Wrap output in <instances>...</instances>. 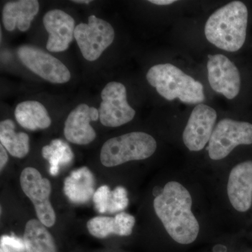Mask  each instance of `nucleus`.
Segmentation results:
<instances>
[{
    "label": "nucleus",
    "instance_id": "obj_2",
    "mask_svg": "<svg viewBox=\"0 0 252 252\" xmlns=\"http://www.w3.org/2000/svg\"><path fill=\"white\" fill-rule=\"evenodd\" d=\"M248 10L240 1H233L217 9L205 26L207 40L219 49L235 52L245 44Z\"/></svg>",
    "mask_w": 252,
    "mask_h": 252
},
{
    "label": "nucleus",
    "instance_id": "obj_7",
    "mask_svg": "<svg viewBox=\"0 0 252 252\" xmlns=\"http://www.w3.org/2000/svg\"><path fill=\"white\" fill-rule=\"evenodd\" d=\"M21 188L35 209L38 220L46 227H52L56 220L54 207L50 202L51 182L34 167H26L20 177Z\"/></svg>",
    "mask_w": 252,
    "mask_h": 252
},
{
    "label": "nucleus",
    "instance_id": "obj_21",
    "mask_svg": "<svg viewBox=\"0 0 252 252\" xmlns=\"http://www.w3.org/2000/svg\"><path fill=\"white\" fill-rule=\"evenodd\" d=\"M41 153L49 160V173L52 176L57 175L61 167L70 163L74 157L69 146L61 140H53L50 145L43 147Z\"/></svg>",
    "mask_w": 252,
    "mask_h": 252
},
{
    "label": "nucleus",
    "instance_id": "obj_9",
    "mask_svg": "<svg viewBox=\"0 0 252 252\" xmlns=\"http://www.w3.org/2000/svg\"><path fill=\"white\" fill-rule=\"evenodd\" d=\"M18 56L31 72L49 82L61 84L70 80V72L65 64L39 48L31 45L20 46Z\"/></svg>",
    "mask_w": 252,
    "mask_h": 252
},
{
    "label": "nucleus",
    "instance_id": "obj_5",
    "mask_svg": "<svg viewBox=\"0 0 252 252\" xmlns=\"http://www.w3.org/2000/svg\"><path fill=\"white\" fill-rule=\"evenodd\" d=\"M115 32L112 25L91 15L89 23L76 26L74 38L83 57L88 61H96L114 41Z\"/></svg>",
    "mask_w": 252,
    "mask_h": 252
},
{
    "label": "nucleus",
    "instance_id": "obj_10",
    "mask_svg": "<svg viewBox=\"0 0 252 252\" xmlns=\"http://www.w3.org/2000/svg\"><path fill=\"white\" fill-rule=\"evenodd\" d=\"M217 119L216 111L205 104L195 106L183 132L186 147L191 152H199L210 142Z\"/></svg>",
    "mask_w": 252,
    "mask_h": 252
},
{
    "label": "nucleus",
    "instance_id": "obj_22",
    "mask_svg": "<svg viewBox=\"0 0 252 252\" xmlns=\"http://www.w3.org/2000/svg\"><path fill=\"white\" fill-rule=\"evenodd\" d=\"M127 192L123 187H117L109 193L107 212L115 213L123 211L128 205Z\"/></svg>",
    "mask_w": 252,
    "mask_h": 252
},
{
    "label": "nucleus",
    "instance_id": "obj_24",
    "mask_svg": "<svg viewBox=\"0 0 252 252\" xmlns=\"http://www.w3.org/2000/svg\"><path fill=\"white\" fill-rule=\"evenodd\" d=\"M1 250L4 252H21L25 250L23 240L15 236L2 235L1 237Z\"/></svg>",
    "mask_w": 252,
    "mask_h": 252
},
{
    "label": "nucleus",
    "instance_id": "obj_13",
    "mask_svg": "<svg viewBox=\"0 0 252 252\" xmlns=\"http://www.w3.org/2000/svg\"><path fill=\"white\" fill-rule=\"evenodd\" d=\"M98 119V109L86 104H79L69 113L64 122V137L71 143L79 145L91 143L95 139L96 132L90 123Z\"/></svg>",
    "mask_w": 252,
    "mask_h": 252
},
{
    "label": "nucleus",
    "instance_id": "obj_6",
    "mask_svg": "<svg viewBox=\"0 0 252 252\" xmlns=\"http://www.w3.org/2000/svg\"><path fill=\"white\" fill-rule=\"evenodd\" d=\"M252 144V124L224 119L218 123L212 132L209 156L212 160H221L238 146Z\"/></svg>",
    "mask_w": 252,
    "mask_h": 252
},
{
    "label": "nucleus",
    "instance_id": "obj_27",
    "mask_svg": "<svg viewBox=\"0 0 252 252\" xmlns=\"http://www.w3.org/2000/svg\"><path fill=\"white\" fill-rule=\"evenodd\" d=\"M73 2L77 3V4H89V3L91 2L90 0H74V1H72Z\"/></svg>",
    "mask_w": 252,
    "mask_h": 252
},
{
    "label": "nucleus",
    "instance_id": "obj_16",
    "mask_svg": "<svg viewBox=\"0 0 252 252\" xmlns=\"http://www.w3.org/2000/svg\"><path fill=\"white\" fill-rule=\"evenodd\" d=\"M39 10V1L36 0L9 1L3 8L2 22L5 29L11 32L17 28L20 31H27Z\"/></svg>",
    "mask_w": 252,
    "mask_h": 252
},
{
    "label": "nucleus",
    "instance_id": "obj_28",
    "mask_svg": "<svg viewBox=\"0 0 252 252\" xmlns=\"http://www.w3.org/2000/svg\"><path fill=\"white\" fill-rule=\"evenodd\" d=\"M0 252H4L2 250H0Z\"/></svg>",
    "mask_w": 252,
    "mask_h": 252
},
{
    "label": "nucleus",
    "instance_id": "obj_19",
    "mask_svg": "<svg viewBox=\"0 0 252 252\" xmlns=\"http://www.w3.org/2000/svg\"><path fill=\"white\" fill-rule=\"evenodd\" d=\"M46 228L39 220H28L23 235L26 252H57L54 239Z\"/></svg>",
    "mask_w": 252,
    "mask_h": 252
},
{
    "label": "nucleus",
    "instance_id": "obj_25",
    "mask_svg": "<svg viewBox=\"0 0 252 252\" xmlns=\"http://www.w3.org/2000/svg\"><path fill=\"white\" fill-rule=\"evenodd\" d=\"M8 160H9V157H8L7 151L1 144L0 145V169L1 170H2L6 165Z\"/></svg>",
    "mask_w": 252,
    "mask_h": 252
},
{
    "label": "nucleus",
    "instance_id": "obj_4",
    "mask_svg": "<svg viewBox=\"0 0 252 252\" xmlns=\"http://www.w3.org/2000/svg\"><path fill=\"white\" fill-rule=\"evenodd\" d=\"M157 141L143 132H132L109 139L102 146L100 161L104 166L112 167L131 160L152 157L157 149Z\"/></svg>",
    "mask_w": 252,
    "mask_h": 252
},
{
    "label": "nucleus",
    "instance_id": "obj_26",
    "mask_svg": "<svg viewBox=\"0 0 252 252\" xmlns=\"http://www.w3.org/2000/svg\"><path fill=\"white\" fill-rule=\"evenodd\" d=\"M149 1L152 4L160 5V6L170 5L176 2V1H174V0H150Z\"/></svg>",
    "mask_w": 252,
    "mask_h": 252
},
{
    "label": "nucleus",
    "instance_id": "obj_11",
    "mask_svg": "<svg viewBox=\"0 0 252 252\" xmlns=\"http://www.w3.org/2000/svg\"><path fill=\"white\" fill-rule=\"evenodd\" d=\"M207 68L210 85L215 92L232 99L240 91L241 79L238 68L222 54L209 56Z\"/></svg>",
    "mask_w": 252,
    "mask_h": 252
},
{
    "label": "nucleus",
    "instance_id": "obj_8",
    "mask_svg": "<svg viewBox=\"0 0 252 252\" xmlns=\"http://www.w3.org/2000/svg\"><path fill=\"white\" fill-rule=\"evenodd\" d=\"M102 102L99 106V121L106 127H119L131 122L135 116V109L127 101L126 86L120 82L112 81L101 93Z\"/></svg>",
    "mask_w": 252,
    "mask_h": 252
},
{
    "label": "nucleus",
    "instance_id": "obj_14",
    "mask_svg": "<svg viewBox=\"0 0 252 252\" xmlns=\"http://www.w3.org/2000/svg\"><path fill=\"white\" fill-rule=\"evenodd\" d=\"M227 192L230 203L239 212L248 211L252 203V161L238 164L232 169Z\"/></svg>",
    "mask_w": 252,
    "mask_h": 252
},
{
    "label": "nucleus",
    "instance_id": "obj_23",
    "mask_svg": "<svg viewBox=\"0 0 252 252\" xmlns=\"http://www.w3.org/2000/svg\"><path fill=\"white\" fill-rule=\"evenodd\" d=\"M110 188L107 185L101 186L94 191L93 196L94 207L99 213L103 214L107 212L108 207V200Z\"/></svg>",
    "mask_w": 252,
    "mask_h": 252
},
{
    "label": "nucleus",
    "instance_id": "obj_1",
    "mask_svg": "<svg viewBox=\"0 0 252 252\" xmlns=\"http://www.w3.org/2000/svg\"><path fill=\"white\" fill-rule=\"evenodd\" d=\"M192 198L185 187L170 182L156 197L154 207L168 234L177 243L188 245L199 233L198 220L191 211Z\"/></svg>",
    "mask_w": 252,
    "mask_h": 252
},
{
    "label": "nucleus",
    "instance_id": "obj_20",
    "mask_svg": "<svg viewBox=\"0 0 252 252\" xmlns=\"http://www.w3.org/2000/svg\"><path fill=\"white\" fill-rule=\"evenodd\" d=\"M0 142L12 157L22 158L29 153V136L25 132H16L11 119L0 123Z\"/></svg>",
    "mask_w": 252,
    "mask_h": 252
},
{
    "label": "nucleus",
    "instance_id": "obj_15",
    "mask_svg": "<svg viewBox=\"0 0 252 252\" xmlns=\"http://www.w3.org/2000/svg\"><path fill=\"white\" fill-rule=\"evenodd\" d=\"M135 217L122 212L115 217H95L87 222V229L94 238L103 239L110 235L128 236L132 233Z\"/></svg>",
    "mask_w": 252,
    "mask_h": 252
},
{
    "label": "nucleus",
    "instance_id": "obj_17",
    "mask_svg": "<svg viewBox=\"0 0 252 252\" xmlns=\"http://www.w3.org/2000/svg\"><path fill=\"white\" fill-rule=\"evenodd\" d=\"M94 177L84 167L73 171L64 182V192L74 203H84L94 196Z\"/></svg>",
    "mask_w": 252,
    "mask_h": 252
},
{
    "label": "nucleus",
    "instance_id": "obj_12",
    "mask_svg": "<svg viewBox=\"0 0 252 252\" xmlns=\"http://www.w3.org/2000/svg\"><path fill=\"white\" fill-rule=\"evenodd\" d=\"M43 23L49 34L46 49L50 52H63L69 48L74 38L75 21L70 15L61 9L48 11Z\"/></svg>",
    "mask_w": 252,
    "mask_h": 252
},
{
    "label": "nucleus",
    "instance_id": "obj_18",
    "mask_svg": "<svg viewBox=\"0 0 252 252\" xmlns=\"http://www.w3.org/2000/svg\"><path fill=\"white\" fill-rule=\"evenodd\" d=\"M15 117L18 124L30 130H44L51 124L49 113L37 101H25L15 109Z\"/></svg>",
    "mask_w": 252,
    "mask_h": 252
},
{
    "label": "nucleus",
    "instance_id": "obj_3",
    "mask_svg": "<svg viewBox=\"0 0 252 252\" xmlns=\"http://www.w3.org/2000/svg\"><path fill=\"white\" fill-rule=\"evenodd\" d=\"M149 84L169 101L179 99L187 104H200L205 100L203 84L172 64H158L149 69Z\"/></svg>",
    "mask_w": 252,
    "mask_h": 252
}]
</instances>
